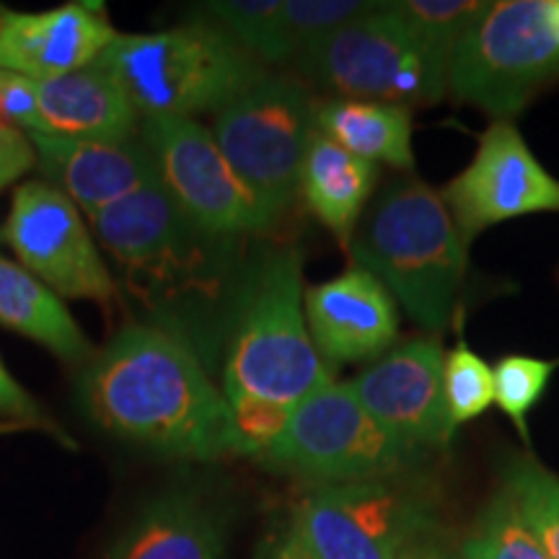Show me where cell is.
Returning a JSON list of instances; mask_svg holds the SVG:
<instances>
[{
  "instance_id": "6da1fadb",
  "label": "cell",
  "mask_w": 559,
  "mask_h": 559,
  "mask_svg": "<svg viewBox=\"0 0 559 559\" xmlns=\"http://www.w3.org/2000/svg\"><path fill=\"white\" fill-rule=\"evenodd\" d=\"M91 226L140 324L174 334L205 362L218 345V321L226 319L230 330L243 285H230L236 241L194 226L160 185L102 210Z\"/></svg>"
},
{
  "instance_id": "7a4b0ae2",
  "label": "cell",
  "mask_w": 559,
  "mask_h": 559,
  "mask_svg": "<svg viewBox=\"0 0 559 559\" xmlns=\"http://www.w3.org/2000/svg\"><path fill=\"white\" fill-rule=\"evenodd\" d=\"M81 402L102 430L160 456L213 461L234 453L223 389L187 342L158 326H122L86 362Z\"/></svg>"
},
{
  "instance_id": "3957f363",
  "label": "cell",
  "mask_w": 559,
  "mask_h": 559,
  "mask_svg": "<svg viewBox=\"0 0 559 559\" xmlns=\"http://www.w3.org/2000/svg\"><path fill=\"white\" fill-rule=\"evenodd\" d=\"M440 192L404 174L362 215L349 254L436 337L456 309L469 254Z\"/></svg>"
},
{
  "instance_id": "277c9868",
  "label": "cell",
  "mask_w": 559,
  "mask_h": 559,
  "mask_svg": "<svg viewBox=\"0 0 559 559\" xmlns=\"http://www.w3.org/2000/svg\"><path fill=\"white\" fill-rule=\"evenodd\" d=\"M304 260L293 247L270 251L243 275L226 342L223 396L296 409L332 381L304 311Z\"/></svg>"
},
{
  "instance_id": "5b68a950",
  "label": "cell",
  "mask_w": 559,
  "mask_h": 559,
  "mask_svg": "<svg viewBox=\"0 0 559 559\" xmlns=\"http://www.w3.org/2000/svg\"><path fill=\"white\" fill-rule=\"evenodd\" d=\"M94 66L120 83L143 120L215 115L264 75L260 60L205 21L151 34H117Z\"/></svg>"
},
{
  "instance_id": "8992f818",
  "label": "cell",
  "mask_w": 559,
  "mask_h": 559,
  "mask_svg": "<svg viewBox=\"0 0 559 559\" xmlns=\"http://www.w3.org/2000/svg\"><path fill=\"white\" fill-rule=\"evenodd\" d=\"M559 75V0H489L449 62V94L513 120Z\"/></svg>"
},
{
  "instance_id": "52a82bcc",
  "label": "cell",
  "mask_w": 559,
  "mask_h": 559,
  "mask_svg": "<svg viewBox=\"0 0 559 559\" xmlns=\"http://www.w3.org/2000/svg\"><path fill=\"white\" fill-rule=\"evenodd\" d=\"M306 79L337 99L430 107L449 94V60L432 52L400 16L379 3L296 58Z\"/></svg>"
},
{
  "instance_id": "ba28073f",
  "label": "cell",
  "mask_w": 559,
  "mask_h": 559,
  "mask_svg": "<svg viewBox=\"0 0 559 559\" xmlns=\"http://www.w3.org/2000/svg\"><path fill=\"white\" fill-rule=\"evenodd\" d=\"M213 138L239 179L277 223L296 200L317 102L290 75L264 73L215 111Z\"/></svg>"
},
{
  "instance_id": "9c48e42d",
  "label": "cell",
  "mask_w": 559,
  "mask_h": 559,
  "mask_svg": "<svg viewBox=\"0 0 559 559\" xmlns=\"http://www.w3.org/2000/svg\"><path fill=\"white\" fill-rule=\"evenodd\" d=\"M415 456L368 415L347 383L330 381L296 404L260 461L324 487L394 479Z\"/></svg>"
},
{
  "instance_id": "30bf717a",
  "label": "cell",
  "mask_w": 559,
  "mask_h": 559,
  "mask_svg": "<svg viewBox=\"0 0 559 559\" xmlns=\"http://www.w3.org/2000/svg\"><path fill=\"white\" fill-rule=\"evenodd\" d=\"M293 531L317 559H402L432 534V508L394 479L313 487Z\"/></svg>"
},
{
  "instance_id": "8fae6325",
  "label": "cell",
  "mask_w": 559,
  "mask_h": 559,
  "mask_svg": "<svg viewBox=\"0 0 559 559\" xmlns=\"http://www.w3.org/2000/svg\"><path fill=\"white\" fill-rule=\"evenodd\" d=\"M158 181L181 213L215 239L239 241L275 226L198 120H143Z\"/></svg>"
},
{
  "instance_id": "7c38bea8",
  "label": "cell",
  "mask_w": 559,
  "mask_h": 559,
  "mask_svg": "<svg viewBox=\"0 0 559 559\" xmlns=\"http://www.w3.org/2000/svg\"><path fill=\"white\" fill-rule=\"evenodd\" d=\"M0 236L16 251L21 267L58 298L115 300L117 283L81 210L47 181H24L13 192Z\"/></svg>"
},
{
  "instance_id": "4fadbf2b",
  "label": "cell",
  "mask_w": 559,
  "mask_h": 559,
  "mask_svg": "<svg viewBox=\"0 0 559 559\" xmlns=\"http://www.w3.org/2000/svg\"><path fill=\"white\" fill-rule=\"evenodd\" d=\"M466 247L500 223L559 213V179L551 174L513 120H495L479 135L469 164L440 190Z\"/></svg>"
},
{
  "instance_id": "5bb4252c",
  "label": "cell",
  "mask_w": 559,
  "mask_h": 559,
  "mask_svg": "<svg viewBox=\"0 0 559 559\" xmlns=\"http://www.w3.org/2000/svg\"><path fill=\"white\" fill-rule=\"evenodd\" d=\"M443 345L417 337L394 345L347 383L366 412L412 453L451 443L443 400Z\"/></svg>"
},
{
  "instance_id": "9a60e30c",
  "label": "cell",
  "mask_w": 559,
  "mask_h": 559,
  "mask_svg": "<svg viewBox=\"0 0 559 559\" xmlns=\"http://www.w3.org/2000/svg\"><path fill=\"white\" fill-rule=\"evenodd\" d=\"M304 311L326 368L381 358L400 337L396 300L379 277L358 264L306 288Z\"/></svg>"
},
{
  "instance_id": "2e32d148",
  "label": "cell",
  "mask_w": 559,
  "mask_h": 559,
  "mask_svg": "<svg viewBox=\"0 0 559 559\" xmlns=\"http://www.w3.org/2000/svg\"><path fill=\"white\" fill-rule=\"evenodd\" d=\"M37 166L47 185L60 190L88 218L130 194L160 185L156 164L143 140L99 143L52 132H29Z\"/></svg>"
},
{
  "instance_id": "e0dca14e",
  "label": "cell",
  "mask_w": 559,
  "mask_h": 559,
  "mask_svg": "<svg viewBox=\"0 0 559 559\" xmlns=\"http://www.w3.org/2000/svg\"><path fill=\"white\" fill-rule=\"evenodd\" d=\"M102 3H66L39 13L5 11L0 21V70L32 81L94 66L115 41Z\"/></svg>"
},
{
  "instance_id": "ac0fdd59",
  "label": "cell",
  "mask_w": 559,
  "mask_h": 559,
  "mask_svg": "<svg viewBox=\"0 0 559 559\" xmlns=\"http://www.w3.org/2000/svg\"><path fill=\"white\" fill-rule=\"evenodd\" d=\"M226 544L221 510L192 489H171L140 510L107 559H223Z\"/></svg>"
},
{
  "instance_id": "d6986e66",
  "label": "cell",
  "mask_w": 559,
  "mask_h": 559,
  "mask_svg": "<svg viewBox=\"0 0 559 559\" xmlns=\"http://www.w3.org/2000/svg\"><path fill=\"white\" fill-rule=\"evenodd\" d=\"M34 96L45 132L99 143L135 140L138 111L120 83L99 66L34 81Z\"/></svg>"
},
{
  "instance_id": "ffe728a7",
  "label": "cell",
  "mask_w": 559,
  "mask_h": 559,
  "mask_svg": "<svg viewBox=\"0 0 559 559\" xmlns=\"http://www.w3.org/2000/svg\"><path fill=\"white\" fill-rule=\"evenodd\" d=\"M379 174V166L353 156L317 130L300 169L298 194L313 218L349 249Z\"/></svg>"
},
{
  "instance_id": "44dd1931",
  "label": "cell",
  "mask_w": 559,
  "mask_h": 559,
  "mask_svg": "<svg viewBox=\"0 0 559 559\" xmlns=\"http://www.w3.org/2000/svg\"><path fill=\"white\" fill-rule=\"evenodd\" d=\"M317 130L370 164H386L404 174L415 169V124L407 107L334 96L317 104Z\"/></svg>"
},
{
  "instance_id": "7402d4cb",
  "label": "cell",
  "mask_w": 559,
  "mask_h": 559,
  "mask_svg": "<svg viewBox=\"0 0 559 559\" xmlns=\"http://www.w3.org/2000/svg\"><path fill=\"white\" fill-rule=\"evenodd\" d=\"M0 326L24 334L55 358L81 366L94 358V347L66 304L32 272L0 254Z\"/></svg>"
},
{
  "instance_id": "603a6c76",
  "label": "cell",
  "mask_w": 559,
  "mask_h": 559,
  "mask_svg": "<svg viewBox=\"0 0 559 559\" xmlns=\"http://www.w3.org/2000/svg\"><path fill=\"white\" fill-rule=\"evenodd\" d=\"M500 495L549 559H559V477L534 459H515Z\"/></svg>"
},
{
  "instance_id": "cb8c5ba5",
  "label": "cell",
  "mask_w": 559,
  "mask_h": 559,
  "mask_svg": "<svg viewBox=\"0 0 559 559\" xmlns=\"http://www.w3.org/2000/svg\"><path fill=\"white\" fill-rule=\"evenodd\" d=\"M202 13L260 62H288L283 0H210Z\"/></svg>"
},
{
  "instance_id": "d4e9b609",
  "label": "cell",
  "mask_w": 559,
  "mask_h": 559,
  "mask_svg": "<svg viewBox=\"0 0 559 559\" xmlns=\"http://www.w3.org/2000/svg\"><path fill=\"white\" fill-rule=\"evenodd\" d=\"M386 5L432 52L451 62L453 50L487 11L489 0H386Z\"/></svg>"
},
{
  "instance_id": "484cf974",
  "label": "cell",
  "mask_w": 559,
  "mask_h": 559,
  "mask_svg": "<svg viewBox=\"0 0 559 559\" xmlns=\"http://www.w3.org/2000/svg\"><path fill=\"white\" fill-rule=\"evenodd\" d=\"M443 400L453 436L461 425L485 415L495 404L492 366L459 340L443 358Z\"/></svg>"
},
{
  "instance_id": "4316f807",
  "label": "cell",
  "mask_w": 559,
  "mask_h": 559,
  "mask_svg": "<svg viewBox=\"0 0 559 559\" xmlns=\"http://www.w3.org/2000/svg\"><path fill=\"white\" fill-rule=\"evenodd\" d=\"M559 360L534 358V355L513 353L495 362V407L506 415L513 428L528 440V415L547 394L551 376Z\"/></svg>"
},
{
  "instance_id": "83f0119b",
  "label": "cell",
  "mask_w": 559,
  "mask_h": 559,
  "mask_svg": "<svg viewBox=\"0 0 559 559\" xmlns=\"http://www.w3.org/2000/svg\"><path fill=\"white\" fill-rule=\"evenodd\" d=\"M379 3L368 0H283V39L290 58L309 50L319 39L330 37L349 21L366 16Z\"/></svg>"
},
{
  "instance_id": "f1b7e54d",
  "label": "cell",
  "mask_w": 559,
  "mask_h": 559,
  "mask_svg": "<svg viewBox=\"0 0 559 559\" xmlns=\"http://www.w3.org/2000/svg\"><path fill=\"white\" fill-rule=\"evenodd\" d=\"M461 559H549L534 536L523 528L519 515L498 492L489 502L469 539L461 547Z\"/></svg>"
},
{
  "instance_id": "f546056e",
  "label": "cell",
  "mask_w": 559,
  "mask_h": 559,
  "mask_svg": "<svg viewBox=\"0 0 559 559\" xmlns=\"http://www.w3.org/2000/svg\"><path fill=\"white\" fill-rule=\"evenodd\" d=\"M0 111H3V120L11 128L26 132V135L29 132H45L32 79L0 70Z\"/></svg>"
},
{
  "instance_id": "4dcf8cb0",
  "label": "cell",
  "mask_w": 559,
  "mask_h": 559,
  "mask_svg": "<svg viewBox=\"0 0 559 559\" xmlns=\"http://www.w3.org/2000/svg\"><path fill=\"white\" fill-rule=\"evenodd\" d=\"M37 166V153L26 132L0 124V192L16 185Z\"/></svg>"
},
{
  "instance_id": "1f68e13d",
  "label": "cell",
  "mask_w": 559,
  "mask_h": 559,
  "mask_svg": "<svg viewBox=\"0 0 559 559\" xmlns=\"http://www.w3.org/2000/svg\"><path fill=\"white\" fill-rule=\"evenodd\" d=\"M0 415L13 417L16 423L34 425V428H45L37 400L13 379L9 368L3 366V360H0Z\"/></svg>"
},
{
  "instance_id": "d6a6232c",
  "label": "cell",
  "mask_w": 559,
  "mask_h": 559,
  "mask_svg": "<svg viewBox=\"0 0 559 559\" xmlns=\"http://www.w3.org/2000/svg\"><path fill=\"white\" fill-rule=\"evenodd\" d=\"M254 559H317V557L306 549V544L298 539V534L288 523V526L275 531V534H270L267 539L257 547Z\"/></svg>"
},
{
  "instance_id": "836d02e7",
  "label": "cell",
  "mask_w": 559,
  "mask_h": 559,
  "mask_svg": "<svg viewBox=\"0 0 559 559\" xmlns=\"http://www.w3.org/2000/svg\"><path fill=\"white\" fill-rule=\"evenodd\" d=\"M402 559H461V557L451 555V551H445L443 547H438L436 542L425 539V542H419L417 547H412Z\"/></svg>"
},
{
  "instance_id": "e575fe53",
  "label": "cell",
  "mask_w": 559,
  "mask_h": 559,
  "mask_svg": "<svg viewBox=\"0 0 559 559\" xmlns=\"http://www.w3.org/2000/svg\"><path fill=\"white\" fill-rule=\"evenodd\" d=\"M21 428H26V423H3L0 425V432H11V430H21Z\"/></svg>"
},
{
  "instance_id": "d590c367",
  "label": "cell",
  "mask_w": 559,
  "mask_h": 559,
  "mask_svg": "<svg viewBox=\"0 0 559 559\" xmlns=\"http://www.w3.org/2000/svg\"><path fill=\"white\" fill-rule=\"evenodd\" d=\"M3 13H5V9H3V5H0V21H3Z\"/></svg>"
}]
</instances>
